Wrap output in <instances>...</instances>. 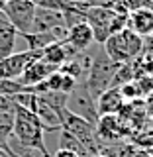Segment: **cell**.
Masks as SVG:
<instances>
[{
    "label": "cell",
    "mask_w": 153,
    "mask_h": 157,
    "mask_svg": "<svg viewBox=\"0 0 153 157\" xmlns=\"http://www.w3.org/2000/svg\"><path fill=\"white\" fill-rule=\"evenodd\" d=\"M12 137L20 145L29 147V149H37V151H41L43 155L49 157L47 147H45V130H43V126L39 124L37 116L33 114L32 110H28V108H24V106H18V104L14 108Z\"/></svg>",
    "instance_id": "1"
},
{
    "label": "cell",
    "mask_w": 153,
    "mask_h": 157,
    "mask_svg": "<svg viewBox=\"0 0 153 157\" xmlns=\"http://www.w3.org/2000/svg\"><path fill=\"white\" fill-rule=\"evenodd\" d=\"M128 16L126 12H116L112 8H102V6H88L85 8V22L90 26L94 33L96 43H104L112 33L128 28Z\"/></svg>",
    "instance_id": "2"
},
{
    "label": "cell",
    "mask_w": 153,
    "mask_h": 157,
    "mask_svg": "<svg viewBox=\"0 0 153 157\" xmlns=\"http://www.w3.org/2000/svg\"><path fill=\"white\" fill-rule=\"evenodd\" d=\"M145 47V39L140 37L136 32H132L130 28H124L120 32L112 33L110 37L102 43V49L108 57L118 65L124 63H132L134 59H137L143 53Z\"/></svg>",
    "instance_id": "3"
},
{
    "label": "cell",
    "mask_w": 153,
    "mask_h": 157,
    "mask_svg": "<svg viewBox=\"0 0 153 157\" xmlns=\"http://www.w3.org/2000/svg\"><path fill=\"white\" fill-rule=\"evenodd\" d=\"M118 63H114L110 57L104 53V49H96L92 51V59H90V67L86 71V77H85V85L90 92V96L96 98L106 90V88L112 86V81H114V75L118 71Z\"/></svg>",
    "instance_id": "4"
},
{
    "label": "cell",
    "mask_w": 153,
    "mask_h": 157,
    "mask_svg": "<svg viewBox=\"0 0 153 157\" xmlns=\"http://www.w3.org/2000/svg\"><path fill=\"white\" fill-rule=\"evenodd\" d=\"M65 108L71 114L85 118L86 122H90L92 126L98 122V112H96V100L90 96L88 88L85 85V81H78V85L75 86V90L71 94H67V104Z\"/></svg>",
    "instance_id": "5"
},
{
    "label": "cell",
    "mask_w": 153,
    "mask_h": 157,
    "mask_svg": "<svg viewBox=\"0 0 153 157\" xmlns=\"http://www.w3.org/2000/svg\"><path fill=\"white\" fill-rule=\"evenodd\" d=\"M2 12L8 18V22L18 29V33H28L36 16V4L32 0H8Z\"/></svg>",
    "instance_id": "6"
},
{
    "label": "cell",
    "mask_w": 153,
    "mask_h": 157,
    "mask_svg": "<svg viewBox=\"0 0 153 157\" xmlns=\"http://www.w3.org/2000/svg\"><path fill=\"white\" fill-rule=\"evenodd\" d=\"M37 59H41V51H32V49L12 53V55L0 59V78H14V81H18L22 77V73Z\"/></svg>",
    "instance_id": "7"
},
{
    "label": "cell",
    "mask_w": 153,
    "mask_h": 157,
    "mask_svg": "<svg viewBox=\"0 0 153 157\" xmlns=\"http://www.w3.org/2000/svg\"><path fill=\"white\" fill-rule=\"evenodd\" d=\"M94 130H96V137L100 141L112 144V141H118L124 137L126 124L118 118V114H106L98 118V122L94 124Z\"/></svg>",
    "instance_id": "8"
},
{
    "label": "cell",
    "mask_w": 153,
    "mask_h": 157,
    "mask_svg": "<svg viewBox=\"0 0 153 157\" xmlns=\"http://www.w3.org/2000/svg\"><path fill=\"white\" fill-rule=\"evenodd\" d=\"M63 26H65L63 12H57V10H45V8H36V16H33V24H32L29 33H45V32H53V29L63 28Z\"/></svg>",
    "instance_id": "9"
},
{
    "label": "cell",
    "mask_w": 153,
    "mask_h": 157,
    "mask_svg": "<svg viewBox=\"0 0 153 157\" xmlns=\"http://www.w3.org/2000/svg\"><path fill=\"white\" fill-rule=\"evenodd\" d=\"M65 41L75 49L77 53H82V51H88L90 45L94 43V33H92V29L86 22H78L75 26L67 28Z\"/></svg>",
    "instance_id": "10"
},
{
    "label": "cell",
    "mask_w": 153,
    "mask_h": 157,
    "mask_svg": "<svg viewBox=\"0 0 153 157\" xmlns=\"http://www.w3.org/2000/svg\"><path fill=\"white\" fill-rule=\"evenodd\" d=\"M55 71H57L55 65L43 61V59H37V61H33L32 65L22 73V77L18 78V82L22 86H26V88H32V86L39 85V82H43L51 73H55Z\"/></svg>",
    "instance_id": "11"
},
{
    "label": "cell",
    "mask_w": 153,
    "mask_h": 157,
    "mask_svg": "<svg viewBox=\"0 0 153 157\" xmlns=\"http://www.w3.org/2000/svg\"><path fill=\"white\" fill-rule=\"evenodd\" d=\"M32 112L37 116L39 124L43 126V130H45V132H59V130H61V118H59V112L55 110V108L49 106L39 94H36Z\"/></svg>",
    "instance_id": "12"
},
{
    "label": "cell",
    "mask_w": 153,
    "mask_h": 157,
    "mask_svg": "<svg viewBox=\"0 0 153 157\" xmlns=\"http://www.w3.org/2000/svg\"><path fill=\"white\" fill-rule=\"evenodd\" d=\"M128 28L136 32L140 37L149 39L153 36V8H141L136 12H130Z\"/></svg>",
    "instance_id": "13"
},
{
    "label": "cell",
    "mask_w": 153,
    "mask_h": 157,
    "mask_svg": "<svg viewBox=\"0 0 153 157\" xmlns=\"http://www.w3.org/2000/svg\"><path fill=\"white\" fill-rule=\"evenodd\" d=\"M124 106V96H122L118 86H110L96 98V112L98 116H106V114H118L120 108Z\"/></svg>",
    "instance_id": "14"
},
{
    "label": "cell",
    "mask_w": 153,
    "mask_h": 157,
    "mask_svg": "<svg viewBox=\"0 0 153 157\" xmlns=\"http://www.w3.org/2000/svg\"><path fill=\"white\" fill-rule=\"evenodd\" d=\"M75 55H77V51L69 45L65 39H63V41H57V43H51V45H47L41 51V59H43V61L55 65L57 69L61 67L63 63H67L69 59H73Z\"/></svg>",
    "instance_id": "15"
},
{
    "label": "cell",
    "mask_w": 153,
    "mask_h": 157,
    "mask_svg": "<svg viewBox=\"0 0 153 157\" xmlns=\"http://www.w3.org/2000/svg\"><path fill=\"white\" fill-rule=\"evenodd\" d=\"M16 37H18V29L8 22V18L0 10V59H4V57L14 53Z\"/></svg>",
    "instance_id": "16"
},
{
    "label": "cell",
    "mask_w": 153,
    "mask_h": 157,
    "mask_svg": "<svg viewBox=\"0 0 153 157\" xmlns=\"http://www.w3.org/2000/svg\"><path fill=\"white\" fill-rule=\"evenodd\" d=\"M14 132V114L0 112V151L8 153V141Z\"/></svg>",
    "instance_id": "17"
},
{
    "label": "cell",
    "mask_w": 153,
    "mask_h": 157,
    "mask_svg": "<svg viewBox=\"0 0 153 157\" xmlns=\"http://www.w3.org/2000/svg\"><path fill=\"white\" fill-rule=\"evenodd\" d=\"M36 4V8H45V10H57V12H65L73 6L75 2L69 0H32Z\"/></svg>",
    "instance_id": "18"
},
{
    "label": "cell",
    "mask_w": 153,
    "mask_h": 157,
    "mask_svg": "<svg viewBox=\"0 0 153 157\" xmlns=\"http://www.w3.org/2000/svg\"><path fill=\"white\" fill-rule=\"evenodd\" d=\"M22 90H26V86H22L18 81H14V78H0V94L14 96Z\"/></svg>",
    "instance_id": "19"
},
{
    "label": "cell",
    "mask_w": 153,
    "mask_h": 157,
    "mask_svg": "<svg viewBox=\"0 0 153 157\" xmlns=\"http://www.w3.org/2000/svg\"><path fill=\"white\" fill-rule=\"evenodd\" d=\"M120 8L130 14L141 8H153V0H120Z\"/></svg>",
    "instance_id": "20"
},
{
    "label": "cell",
    "mask_w": 153,
    "mask_h": 157,
    "mask_svg": "<svg viewBox=\"0 0 153 157\" xmlns=\"http://www.w3.org/2000/svg\"><path fill=\"white\" fill-rule=\"evenodd\" d=\"M90 6H102V8H112L116 10L118 4H120V0H86Z\"/></svg>",
    "instance_id": "21"
},
{
    "label": "cell",
    "mask_w": 153,
    "mask_h": 157,
    "mask_svg": "<svg viewBox=\"0 0 153 157\" xmlns=\"http://www.w3.org/2000/svg\"><path fill=\"white\" fill-rule=\"evenodd\" d=\"M143 108H145V114L149 118H153V90L143 98Z\"/></svg>",
    "instance_id": "22"
},
{
    "label": "cell",
    "mask_w": 153,
    "mask_h": 157,
    "mask_svg": "<svg viewBox=\"0 0 153 157\" xmlns=\"http://www.w3.org/2000/svg\"><path fill=\"white\" fill-rule=\"evenodd\" d=\"M53 157H81V155L71 151V149H65V147H59L55 153H53Z\"/></svg>",
    "instance_id": "23"
},
{
    "label": "cell",
    "mask_w": 153,
    "mask_h": 157,
    "mask_svg": "<svg viewBox=\"0 0 153 157\" xmlns=\"http://www.w3.org/2000/svg\"><path fill=\"white\" fill-rule=\"evenodd\" d=\"M69 2H86V0H69Z\"/></svg>",
    "instance_id": "24"
},
{
    "label": "cell",
    "mask_w": 153,
    "mask_h": 157,
    "mask_svg": "<svg viewBox=\"0 0 153 157\" xmlns=\"http://www.w3.org/2000/svg\"><path fill=\"white\" fill-rule=\"evenodd\" d=\"M90 157H104V155H100V153H98V155H90Z\"/></svg>",
    "instance_id": "25"
},
{
    "label": "cell",
    "mask_w": 153,
    "mask_h": 157,
    "mask_svg": "<svg viewBox=\"0 0 153 157\" xmlns=\"http://www.w3.org/2000/svg\"><path fill=\"white\" fill-rule=\"evenodd\" d=\"M149 39H151V41H153V36H151V37H149Z\"/></svg>",
    "instance_id": "26"
}]
</instances>
